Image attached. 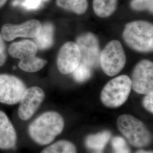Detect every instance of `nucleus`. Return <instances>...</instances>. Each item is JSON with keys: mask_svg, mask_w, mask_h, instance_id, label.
I'll use <instances>...</instances> for the list:
<instances>
[{"mask_svg": "<svg viewBox=\"0 0 153 153\" xmlns=\"http://www.w3.org/2000/svg\"><path fill=\"white\" fill-rule=\"evenodd\" d=\"M131 88L140 94L153 91V64L148 60L139 62L134 67L131 79Z\"/></svg>", "mask_w": 153, "mask_h": 153, "instance_id": "6e6552de", "label": "nucleus"}, {"mask_svg": "<svg viewBox=\"0 0 153 153\" xmlns=\"http://www.w3.org/2000/svg\"><path fill=\"white\" fill-rule=\"evenodd\" d=\"M42 24L38 20L33 19L24 22L20 25L7 23L1 28V34L3 38L10 42L16 38H33L39 33Z\"/></svg>", "mask_w": 153, "mask_h": 153, "instance_id": "f8f14e48", "label": "nucleus"}, {"mask_svg": "<svg viewBox=\"0 0 153 153\" xmlns=\"http://www.w3.org/2000/svg\"><path fill=\"white\" fill-rule=\"evenodd\" d=\"M123 38L131 49L140 52H149L153 49V25L144 21H136L126 24Z\"/></svg>", "mask_w": 153, "mask_h": 153, "instance_id": "f03ea898", "label": "nucleus"}, {"mask_svg": "<svg viewBox=\"0 0 153 153\" xmlns=\"http://www.w3.org/2000/svg\"><path fill=\"white\" fill-rule=\"evenodd\" d=\"M125 51L120 42L112 40L106 45L100 54V64L105 74L115 76L124 68L126 63Z\"/></svg>", "mask_w": 153, "mask_h": 153, "instance_id": "423d86ee", "label": "nucleus"}, {"mask_svg": "<svg viewBox=\"0 0 153 153\" xmlns=\"http://www.w3.org/2000/svg\"><path fill=\"white\" fill-rule=\"evenodd\" d=\"M7 1V0H0V8L5 4Z\"/></svg>", "mask_w": 153, "mask_h": 153, "instance_id": "393cba45", "label": "nucleus"}, {"mask_svg": "<svg viewBox=\"0 0 153 153\" xmlns=\"http://www.w3.org/2000/svg\"><path fill=\"white\" fill-rule=\"evenodd\" d=\"M121 133L131 145L136 148H144L152 141V136L147 127L141 121L131 115H122L117 120Z\"/></svg>", "mask_w": 153, "mask_h": 153, "instance_id": "7ed1b4c3", "label": "nucleus"}, {"mask_svg": "<svg viewBox=\"0 0 153 153\" xmlns=\"http://www.w3.org/2000/svg\"><path fill=\"white\" fill-rule=\"evenodd\" d=\"M112 146L115 153H131L130 149L123 137H114L112 141Z\"/></svg>", "mask_w": 153, "mask_h": 153, "instance_id": "aec40b11", "label": "nucleus"}, {"mask_svg": "<svg viewBox=\"0 0 153 153\" xmlns=\"http://www.w3.org/2000/svg\"><path fill=\"white\" fill-rule=\"evenodd\" d=\"M64 128L61 115L55 111L46 112L40 115L28 126L29 136L40 145H48L59 135Z\"/></svg>", "mask_w": 153, "mask_h": 153, "instance_id": "f257e3e1", "label": "nucleus"}, {"mask_svg": "<svg viewBox=\"0 0 153 153\" xmlns=\"http://www.w3.org/2000/svg\"><path fill=\"white\" fill-rule=\"evenodd\" d=\"M54 26L52 23L47 22L42 25L38 34L33 38V43L36 44L38 49L45 50L52 46L54 42Z\"/></svg>", "mask_w": 153, "mask_h": 153, "instance_id": "4468645a", "label": "nucleus"}, {"mask_svg": "<svg viewBox=\"0 0 153 153\" xmlns=\"http://www.w3.org/2000/svg\"><path fill=\"white\" fill-rule=\"evenodd\" d=\"M118 0H93V9L97 16L107 18L115 12Z\"/></svg>", "mask_w": 153, "mask_h": 153, "instance_id": "dca6fc26", "label": "nucleus"}, {"mask_svg": "<svg viewBox=\"0 0 153 153\" xmlns=\"http://www.w3.org/2000/svg\"><path fill=\"white\" fill-rule=\"evenodd\" d=\"M131 5L135 10H148L153 13V0H132Z\"/></svg>", "mask_w": 153, "mask_h": 153, "instance_id": "412c9836", "label": "nucleus"}, {"mask_svg": "<svg viewBox=\"0 0 153 153\" xmlns=\"http://www.w3.org/2000/svg\"><path fill=\"white\" fill-rule=\"evenodd\" d=\"M111 137V132L108 131L90 134L87 137L85 144L87 148L97 151H101L106 146Z\"/></svg>", "mask_w": 153, "mask_h": 153, "instance_id": "2eb2a0df", "label": "nucleus"}, {"mask_svg": "<svg viewBox=\"0 0 153 153\" xmlns=\"http://www.w3.org/2000/svg\"><path fill=\"white\" fill-rule=\"evenodd\" d=\"M131 89V81L129 76H117L105 85L100 94L101 101L108 108L119 107L128 99Z\"/></svg>", "mask_w": 153, "mask_h": 153, "instance_id": "39448f33", "label": "nucleus"}, {"mask_svg": "<svg viewBox=\"0 0 153 153\" xmlns=\"http://www.w3.org/2000/svg\"><path fill=\"white\" fill-rule=\"evenodd\" d=\"M16 143V133L15 128L7 116L0 110V149H11Z\"/></svg>", "mask_w": 153, "mask_h": 153, "instance_id": "ddd939ff", "label": "nucleus"}, {"mask_svg": "<svg viewBox=\"0 0 153 153\" xmlns=\"http://www.w3.org/2000/svg\"><path fill=\"white\" fill-rule=\"evenodd\" d=\"M45 98L43 89L37 86L27 88L19 103L18 115L22 120H28L38 109Z\"/></svg>", "mask_w": 153, "mask_h": 153, "instance_id": "9d476101", "label": "nucleus"}, {"mask_svg": "<svg viewBox=\"0 0 153 153\" xmlns=\"http://www.w3.org/2000/svg\"><path fill=\"white\" fill-rule=\"evenodd\" d=\"M57 5L77 14L85 13L88 8V0H56Z\"/></svg>", "mask_w": 153, "mask_h": 153, "instance_id": "f3484780", "label": "nucleus"}, {"mask_svg": "<svg viewBox=\"0 0 153 153\" xmlns=\"http://www.w3.org/2000/svg\"><path fill=\"white\" fill-rule=\"evenodd\" d=\"M6 45L4 43V39L2 34L0 33V67L4 65L6 60Z\"/></svg>", "mask_w": 153, "mask_h": 153, "instance_id": "5701e85b", "label": "nucleus"}, {"mask_svg": "<svg viewBox=\"0 0 153 153\" xmlns=\"http://www.w3.org/2000/svg\"><path fill=\"white\" fill-rule=\"evenodd\" d=\"M153 91L146 94V96L143 100V107L152 114L153 112Z\"/></svg>", "mask_w": 153, "mask_h": 153, "instance_id": "4be33fe9", "label": "nucleus"}, {"mask_svg": "<svg viewBox=\"0 0 153 153\" xmlns=\"http://www.w3.org/2000/svg\"><path fill=\"white\" fill-rule=\"evenodd\" d=\"M136 153H153L152 151H146L144 150H140Z\"/></svg>", "mask_w": 153, "mask_h": 153, "instance_id": "b1692460", "label": "nucleus"}, {"mask_svg": "<svg viewBox=\"0 0 153 153\" xmlns=\"http://www.w3.org/2000/svg\"><path fill=\"white\" fill-rule=\"evenodd\" d=\"M26 89L25 84L19 78L0 74V103L9 105L19 103Z\"/></svg>", "mask_w": 153, "mask_h": 153, "instance_id": "0eeeda50", "label": "nucleus"}, {"mask_svg": "<svg viewBox=\"0 0 153 153\" xmlns=\"http://www.w3.org/2000/svg\"><path fill=\"white\" fill-rule=\"evenodd\" d=\"M76 43L81 54V62L91 68L98 67L101 52L97 37L93 33H84L78 36Z\"/></svg>", "mask_w": 153, "mask_h": 153, "instance_id": "1a4fd4ad", "label": "nucleus"}, {"mask_svg": "<svg viewBox=\"0 0 153 153\" xmlns=\"http://www.w3.org/2000/svg\"><path fill=\"white\" fill-rule=\"evenodd\" d=\"M81 61L80 50L76 43L69 42L61 48L57 59V65L62 74L71 73L79 65Z\"/></svg>", "mask_w": 153, "mask_h": 153, "instance_id": "9b49d317", "label": "nucleus"}, {"mask_svg": "<svg viewBox=\"0 0 153 153\" xmlns=\"http://www.w3.org/2000/svg\"><path fill=\"white\" fill-rule=\"evenodd\" d=\"M91 69L92 68L90 66L81 62L76 69L73 71L74 79L78 82H83L87 81L91 76Z\"/></svg>", "mask_w": 153, "mask_h": 153, "instance_id": "6ab92c4d", "label": "nucleus"}, {"mask_svg": "<svg viewBox=\"0 0 153 153\" xmlns=\"http://www.w3.org/2000/svg\"><path fill=\"white\" fill-rule=\"evenodd\" d=\"M38 47L33 42L23 40L11 44L9 53L12 57L18 59V64L23 71L33 73L41 70L47 63V61L36 56Z\"/></svg>", "mask_w": 153, "mask_h": 153, "instance_id": "20e7f679", "label": "nucleus"}, {"mask_svg": "<svg viewBox=\"0 0 153 153\" xmlns=\"http://www.w3.org/2000/svg\"><path fill=\"white\" fill-rule=\"evenodd\" d=\"M41 153H76V149L71 142L61 140L45 148Z\"/></svg>", "mask_w": 153, "mask_h": 153, "instance_id": "a211bd4d", "label": "nucleus"}]
</instances>
